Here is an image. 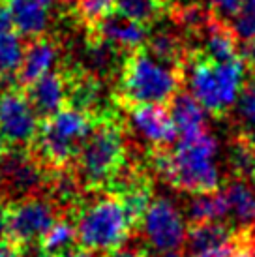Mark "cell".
<instances>
[{
  "label": "cell",
  "instance_id": "7c38bea8",
  "mask_svg": "<svg viewBox=\"0 0 255 257\" xmlns=\"http://www.w3.org/2000/svg\"><path fill=\"white\" fill-rule=\"evenodd\" d=\"M88 34L96 38H101L114 45L120 51H134L141 49L143 43L149 40L147 27H143L139 23L132 21L120 14H111L103 21H99L94 29L88 30Z\"/></svg>",
  "mask_w": 255,
  "mask_h": 257
},
{
  "label": "cell",
  "instance_id": "8992f818",
  "mask_svg": "<svg viewBox=\"0 0 255 257\" xmlns=\"http://www.w3.org/2000/svg\"><path fill=\"white\" fill-rule=\"evenodd\" d=\"M79 244L90 251H111L120 248L132 233V221L120 197L101 195L75 212Z\"/></svg>",
  "mask_w": 255,
  "mask_h": 257
},
{
  "label": "cell",
  "instance_id": "ffe728a7",
  "mask_svg": "<svg viewBox=\"0 0 255 257\" xmlns=\"http://www.w3.org/2000/svg\"><path fill=\"white\" fill-rule=\"evenodd\" d=\"M147 51L152 57L167 66H173L177 70H182L186 62V47L182 40L178 38L175 30L162 29L152 32V36L147 40Z\"/></svg>",
  "mask_w": 255,
  "mask_h": 257
},
{
  "label": "cell",
  "instance_id": "5b68a950",
  "mask_svg": "<svg viewBox=\"0 0 255 257\" xmlns=\"http://www.w3.org/2000/svg\"><path fill=\"white\" fill-rule=\"evenodd\" d=\"M94 118L75 107H64L47 116L32 143V156L49 169H64L75 162L94 128Z\"/></svg>",
  "mask_w": 255,
  "mask_h": 257
},
{
  "label": "cell",
  "instance_id": "7bdbcfd3",
  "mask_svg": "<svg viewBox=\"0 0 255 257\" xmlns=\"http://www.w3.org/2000/svg\"><path fill=\"white\" fill-rule=\"evenodd\" d=\"M253 255H255V246H253Z\"/></svg>",
  "mask_w": 255,
  "mask_h": 257
},
{
  "label": "cell",
  "instance_id": "1f68e13d",
  "mask_svg": "<svg viewBox=\"0 0 255 257\" xmlns=\"http://www.w3.org/2000/svg\"><path fill=\"white\" fill-rule=\"evenodd\" d=\"M105 257H147L143 251L134 250V248H116V250H111Z\"/></svg>",
  "mask_w": 255,
  "mask_h": 257
},
{
  "label": "cell",
  "instance_id": "836d02e7",
  "mask_svg": "<svg viewBox=\"0 0 255 257\" xmlns=\"http://www.w3.org/2000/svg\"><path fill=\"white\" fill-rule=\"evenodd\" d=\"M0 257H21V251L12 248L10 244H0Z\"/></svg>",
  "mask_w": 255,
  "mask_h": 257
},
{
  "label": "cell",
  "instance_id": "9c48e42d",
  "mask_svg": "<svg viewBox=\"0 0 255 257\" xmlns=\"http://www.w3.org/2000/svg\"><path fill=\"white\" fill-rule=\"evenodd\" d=\"M141 227L149 246L160 255L180 250L188 235L180 210L163 197L152 201V205L143 216Z\"/></svg>",
  "mask_w": 255,
  "mask_h": 257
},
{
  "label": "cell",
  "instance_id": "f546056e",
  "mask_svg": "<svg viewBox=\"0 0 255 257\" xmlns=\"http://www.w3.org/2000/svg\"><path fill=\"white\" fill-rule=\"evenodd\" d=\"M240 4L242 0H210V14L223 21L227 17H233Z\"/></svg>",
  "mask_w": 255,
  "mask_h": 257
},
{
  "label": "cell",
  "instance_id": "4dcf8cb0",
  "mask_svg": "<svg viewBox=\"0 0 255 257\" xmlns=\"http://www.w3.org/2000/svg\"><path fill=\"white\" fill-rule=\"evenodd\" d=\"M96 253L94 251H90V250H86V248H83L81 244L79 246H71V248H68L66 251H62L60 255H57V257H94Z\"/></svg>",
  "mask_w": 255,
  "mask_h": 257
},
{
  "label": "cell",
  "instance_id": "e0dca14e",
  "mask_svg": "<svg viewBox=\"0 0 255 257\" xmlns=\"http://www.w3.org/2000/svg\"><path fill=\"white\" fill-rule=\"evenodd\" d=\"M238 238L234 236V229L223 221H201V223H191L186 235V257L195 255L199 251L214 248V246H223V244L236 242Z\"/></svg>",
  "mask_w": 255,
  "mask_h": 257
},
{
  "label": "cell",
  "instance_id": "7a4b0ae2",
  "mask_svg": "<svg viewBox=\"0 0 255 257\" xmlns=\"http://www.w3.org/2000/svg\"><path fill=\"white\" fill-rule=\"evenodd\" d=\"M190 94L212 114H225L244 92L246 60L242 57L214 62L201 51H190L182 66Z\"/></svg>",
  "mask_w": 255,
  "mask_h": 257
},
{
  "label": "cell",
  "instance_id": "60d3db41",
  "mask_svg": "<svg viewBox=\"0 0 255 257\" xmlns=\"http://www.w3.org/2000/svg\"><path fill=\"white\" fill-rule=\"evenodd\" d=\"M160 257H182L178 251H171V253H163V255H160Z\"/></svg>",
  "mask_w": 255,
  "mask_h": 257
},
{
  "label": "cell",
  "instance_id": "83f0119b",
  "mask_svg": "<svg viewBox=\"0 0 255 257\" xmlns=\"http://www.w3.org/2000/svg\"><path fill=\"white\" fill-rule=\"evenodd\" d=\"M238 114L242 122V139L255 147V79L244 86L240 100H238Z\"/></svg>",
  "mask_w": 255,
  "mask_h": 257
},
{
  "label": "cell",
  "instance_id": "4fadbf2b",
  "mask_svg": "<svg viewBox=\"0 0 255 257\" xmlns=\"http://www.w3.org/2000/svg\"><path fill=\"white\" fill-rule=\"evenodd\" d=\"M55 0H8V12L17 32L25 38H42L51 23Z\"/></svg>",
  "mask_w": 255,
  "mask_h": 257
},
{
  "label": "cell",
  "instance_id": "603a6c76",
  "mask_svg": "<svg viewBox=\"0 0 255 257\" xmlns=\"http://www.w3.org/2000/svg\"><path fill=\"white\" fill-rule=\"evenodd\" d=\"M25 51L21 36L17 32H4L0 34V81L12 79L19 73L25 60Z\"/></svg>",
  "mask_w": 255,
  "mask_h": 257
},
{
  "label": "cell",
  "instance_id": "d4e9b609",
  "mask_svg": "<svg viewBox=\"0 0 255 257\" xmlns=\"http://www.w3.org/2000/svg\"><path fill=\"white\" fill-rule=\"evenodd\" d=\"M77 238V231H75V223L70 218H60L57 220V223L43 235V238L40 240L42 244V251L49 253V255H60L62 251H66L68 248H71L75 244Z\"/></svg>",
  "mask_w": 255,
  "mask_h": 257
},
{
  "label": "cell",
  "instance_id": "2e32d148",
  "mask_svg": "<svg viewBox=\"0 0 255 257\" xmlns=\"http://www.w3.org/2000/svg\"><path fill=\"white\" fill-rule=\"evenodd\" d=\"M201 34V51L205 57H208L214 62H227L231 58H236V38L233 30L225 21L218 17H210V21L205 25Z\"/></svg>",
  "mask_w": 255,
  "mask_h": 257
},
{
  "label": "cell",
  "instance_id": "d590c367",
  "mask_svg": "<svg viewBox=\"0 0 255 257\" xmlns=\"http://www.w3.org/2000/svg\"><path fill=\"white\" fill-rule=\"evenodd\" d=\"M244 60H246V64H251L255 66V43H251V45H246V51H244Z\"/></svg>",
  "mask_w": 255,
  "mask_h": 257
},
{
  "label": "cell",
  "instance_id": "ee69618b",
  "mask_svg": "<svg viewBox=\"0 0 255 257\" xmlns=\"http://www.w3.org/2000/svg\"><path fill=\"white\" fill-rule=\"evenodd\" d=\"M253 220H255V218H253Z\"/></svg>",
  "mask_w": 255,
  "mask_h": 257
},
{
  "label": "cell",
  "instance_id": "e575fe53",
  "mask_svg": "<svg viewBox=\"0 0 255 257\" xmlns=\"http://www.w3.org/2000/svg\"><path fill=\"white\" fill-rule=\"evenodd\" d=\"M6 227H8V220H6V207L0 205V240L6 238Z\"/></svg>",
  "mask_w": 255,
  "mask_h": 257
},
{
  "label": "cell",
  "instance_id": "ab89813d",
  "mask_svg": "<svg viewBox=\"0 0 255 257\" xmlns=\"http://www.w3.org/2000/svg\"><path fill=\"white\" fill-rule=\"evenodd\" d=\"M62 4H66V6H73V4H79V0H60Z\"/></svg>",
  "mask_w": 255,
  "mask_h": 257
},
{
  "label": "cell",
  "instance_id": "b9f144b4",
  "mask_svg": "<svg viewBox=\"0 0 255 257\" xmlns=\"http://www.w3.org/2000/svg\"><path fill=\"white\" fill-rule=\"evenodd\" d=\"M34 257H55V255H49V253H45V251H42V253H38V255Z\"/></svg>",
  "mask_w": 255,
  "mask_h": 257
},
{
  "label": "cell",
  "instance_id": "9a60e30c",
  "mask_svg": "<svg viewBox=\"0 0 255 257\" xmlns=\"http://www.w3.org/2000/svg\"><path fill=\"white\" fill-rule=\"evenodd\" d=\"M60 58V49H58V43L51 38H36L30 42V45H27L25 51V60L17 79L19 83L25 86L36 83L38 79H42L43 75L53 72L55 64Z\"/></svg>",
  "mask_w": 255,
  "mask_h": 257
},
{
  "label": "cell",
  "instance_id": "7402d4cb",
  "mask_svg": "<svg viewBox=\"0 0 255 257\" xmlns=\"http://www.w3.org/2000/svg\"><path fill=\"white\" fill-rule=\"evenodd\" d=\"M229 216V205L223 192L195 193V197L188 205V218L191 223L201 221H221Z\"/></svg>",
  "mask_w": 255,
  "mask_h": 257
},
{
  "label": "cell",
  "instance_id": "277c9868",
  "mask_svg": "<svg viewBox=\"0 0 255 257\" xmlns=\"http://www.w3.org/2000/svg\"><path fill=\"white\" fill-rule=\"evenodd\" d=\"M126 164L124 128L118 114L94 122L88 139L75 158V173L86 190L109 188Z\"/></svg>",
  "mask_w": 255,
  "mask_h": 257
},
{
  "label": "cell",
  "instance_id": "4316f807",
  "mask_svg": "<svg viewBox=\"0 0 255 257\" xmlns=\"http://www.w3.org/2000/svg\"><path fill=\"white\" fill-rule=\"evenodd\" d=\"M229 162L233 167L236 179H253L255 180V147L246 139H238L231 147Z\"/></svg>",
  "mask_w": 255,
  "mask_h": 257
},
{
  "label": "cell",
  "instance_id": "30bf717a",
  "mask_svg": "<svg viewBox=\"0 0 255 257\" xmlns=\"http://www.w3.org/2000/svg\"><path fill=\"white\" fill-rule=\"evenodd\" d=\"M0 179L4 182L6 193H15L21 197L40 195L47 188L49 169H45L30 150H8L0 160Z\"/></svg>",
  "mask_w": 255,
  "mask_h": 257
},
{
  "label": "cell",
  "instance_id": "f1b7e54d",
  "mask_svg": "<svg viewBox=\"0 0 255 257\" xmlns=\"http://www.w3.org/2000/svg\"><path fill=\"white\" fill-rule=\"evenodd\" d=\"M116 0H79L77 17L86 29H94L99 21L113 14Z\"/></svg>",
  "mask_w": 255,
  "mask_h": 257
},
{
  "label": "cell",
  "instance_id": "f35d334b",
  "mask_svg": "<svg viewBox=\"0 0 255 257\" xmlns=\"http://www.w3.org/2000/svg\"><path fill=\"white\" fill-rule=\"evenodd\" d=\"M4 195H6V188H4V182H2V179H0V205H2Z\"/></svg>",
  "mask_w": 255,
  "mask_h": 257
},
{
  "label": "cell",
  "instance_id": "52a82bcc",
  "mask_svg": "<svg viewBox=\"0 0 255 257\" xmlns=\"http://www.w3.org/2000/svg\"><path fill=\"white\" fill-rule=\"evenodd\" d=\"M6 220L8 244L23 253L30 244L42 240L43 235L57 223L58 207L42 193L29 195L8 205Z\"/></svg>",
  "mask_w": 255,
  "mask_h": 257
},
{
  "label": "cell",
  "instance_id": "3957f363",
  "mask_svg": "<svg viewBox=\"0 0 255 257\" xmlns=\"http://www.w3.org/2000/svg\"><path fill=\"white\" fill-rule=\"evenodd\" d=\"M182 70L156 60L149 51L137 49L122 62L118 101L124 107L163 105L178 94Z\"/></svg>",
  "mask_w": 255,
  "mask_h": 257
},
{
  "label": "cell",
  "instance_id": "8fae6325",
  "mask_svg": "<svg viewBox=\"0 0 255 257\" xmlns=\"http://www.w3.org/2000/svg\"><path fill=\"white\" fill-rule=\"evenodd\" d=\"M128 124L134 134L156 149H167L177 141L178 130L171 111L163 105H134L128 111Z\"/></svg>",
  "mask_w": 255,
  "mask_h": 257
},
{
  "label": "cell",
  "instance_id": "d6a6232c",
  "mask_svg": "<svg viewBox=\"0 0 255 257\" xmlns=\"http://www.w3.org/2000/svg\"><path fill=\"white\" fill-rule=\"evenodd\" d=\"M10 25H12V17H10L8 6H4V4H0V34H4V32H8V29H10Z\"/></svg>",
  "mask_w": 255,
  "mask_h": 257
},
{
  "label": "cell",
  "instance_id": "44dd1931",
  "mask_svg": "<svg viewBox=\"0 0 255 257\" xmlns=\"http://www.w3.org/2000/svg\"><path fill=\"white\" fill-rule=\"evenodd\" d=\"M229 205V216L240 223H248L255 218V190L248 180L234 179L223 190Z\"/></svg>",
  "mask_w": 255,
  "mask_h": 257
},
{
  "label": "cell",
  "instance_id": "6da1fadb",
  "mask_svg": "<svg viewBox=\"0 0 255 257\" xmlns=\"http://www.w3.org/2000/svg\"><path fill=\"white\" fill-rule=\"evenodd\" d=\"M218 141L201 132L182 137L171 150L156 149L152 165L165 182L186 193L216 192L220 188V169L216 164Z\"/></svg>",
  "mask_w": 255,
  "mask_h": 257
},
{
  "label": "cell",
  "instance_id": "484cf974",
  "mask_svg": "<svg viewBox=\"0 0 255 257\" xmlns=\"http://www.w3.org/2000/svg\"><path fill=\"white\" fill-rule=\"evenodd\" d=\"M231 30L244 45L255 43V0H242L238 12L231 17Z\"/></svg>",
  "mask_w": 255,
  "mask_h": 257
},
{
  "label": "cell",
  "instance_id": "d6986e66",
  "mask_svg": "<svg viewBox=\"0 0 255 257\" xmlns=\"http://www.w3.org/2000/svg\"><path fill=\"white\" fill-rule=\"evenodd\" d=\"M205 111L206 109L191 94L178 92L171 100V116L182 137L197 136L205 132Z\"/></svg>",
  "mask_w": 255,
  "mask_h": 257
},
{
  "label": "cell",
  "instance_id": "cb8c5ba5",
  "mask_svg": "<svg viewBox=\"0 0 255 257\" xmlns=\"http://www.w3.org/2000/svg\"><path fill=\"white\" fill-rule=\"evenodd\" d=\"M165 0H116L118 14L143 27L156 23L163 15Z\"/></svg>",
  "mask_w": 255,
  "mask_h": 257
},
{
  "label": "cell",
  "instance_id": "ac0fdd59",
  "mask_svg": "<svg viewBox=\"0 0 255 257\" xmlns=\"http://www.w3.org/2000/svg\"><path fill=\"white\" fill-rule=\"evenodd\" d=\"M118 58H120V49H116L114 45L109 42L96 38L88 34V42H86V49L81 60V70L90 73L94 77H109L114 72H118L122 66H118Z\"/></svg>",
  "mask_w": 255,
  "mask_h": 257
},
{
  "label": "cell",
  "instance_id": "8d00e7d4",
  "mask_svg": "<svg viewBox=\"0 0 255 257\" xmlns=\"http://www.w3.org/2000/svg\"><path fill=\"white\" fill-rule=\"evenodd\" d=\"M231 257H255V255L251 253V250L246 248V246H238V248L233 251V255Z\"/></svg>",
  "mask_w": 255,
  "mask_h": 257
},
{
  "label": "cell",
  "instance_id": "74e56055",
  "mask_svg": "<svg viewBox=\"0 0 255 257\" xmlns=\"http://www.w3.org/2000/svg\"><path fill=\"white\" fill-rule=\"evenodd\" d=\"M8 147H10V143H8L6 137L2 136V132H0V160L8 154Z\"/></svg>",
  "mask_w": 255,
  "mask_h": 257
},
{
  "label": "cell",
  "instance_id": "ba28073f",
  "mask_svg": "<svg viewBox=\"0 0 255 257\" xmlns=\"http://www.w3.org/2000/svg\"><path fill=\"white\" fill-rule=\"evenodd\" d=\"M40 126V114L32 107L27 92L14 86L0 90V132L8 143L25 149L34 143Z\"/></svg>",
  "mask_w": 255,
  "mask_h": 257
},
{
  "label": "cell",
  "instance_id": "5bb4252c",
  "mask_svg": "<svg viewBox=\"0 0 255 257\" xmlns=\"http://www.w3.org/2000/svg\"><path fill=\"white\" fill-rule=\"evenodd\" d=\"M32 107L36 113L47 118L57 111L64 109V103H68V73L66 72H51L38 79L36 83L27 86Z\"/></svg>",
  "mask_w": 255,
  "mask_h": 257
}]
</instances>
